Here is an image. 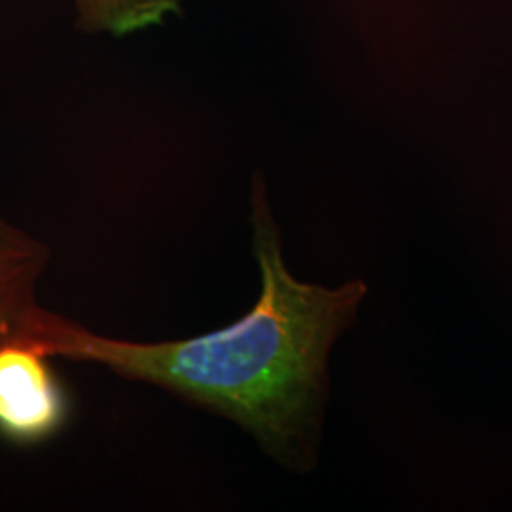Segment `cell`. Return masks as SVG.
Listing matches in <instances>:
<instances>
[{"instance_id":"3","label":"cell","mask_w":512,"mask_h":512,"mask_svg":"<svg viewBox=\"0 0 512 512\" xmlns=\"http://www.w3.org/2000/svg\"><path fill=\"white\" fill-rule=\"evenodd\" d=\"M48 258L44 243L0 217V342H37L50 315L37 300Z\"/></svg>"},{"instance_id":"4","label":"cell","mask_w":512,"mask_h":512,"mask_svg":"<svg viewBox=\"0 0 512 512\" xmlns=\"http://www.w3.org/2000/svg\"><path fill=\"white\" fill-rule=\"evenodd\" d=\"M181 0H76L80 21L88 31L128 35L179 10Z\"/></svg>"},{"instance_id":"2","label":"cell","mask_w":512,"mask_h":512,"mask_svg":"<svg viewBox=\"0 0 512 512\" xmlns=\"http://www.w3.org/2000/svg\"><path fill=\"white\" fill-rule=\"evenodd\" d=\"M52 359L31 340L0 342V439L31 448L55 439L73 418V399Z\"/></svg>"},{"instance_id":"1","label":"cell","mask_w":512,"mask_h":512,"mask_svg":"<svg viewBox=\"0 0 512 512\" xmlns=\"http://www.w3.org/2000/svg\"><path fill=\"white\" fill-rule=\"evenodd\" d=\"M251 224L260 294L232 325L141 344L95 334L52 311L38 346L54 359L105 366L236 421L275 461L310 473L323 435L330 353L357 323L368 287L361 279L332 289L296 279L262 184L253 192Z\"/></svg>"}]
</instances>
